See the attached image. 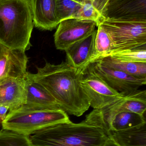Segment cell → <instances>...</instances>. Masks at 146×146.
<instances>
[{
    "label": "cell",
    "instance_id": "cell-5",
    "mask_svg": "<svg viewBox=\"0 0 146 146\" xmlns=\"http://www.w3.org/2000/svg\"><path fill=\"white\" fill-rule=\"evenodd\" d=\"M98 25L110 36L112 51L146 47V21L101 18Z\"/></svg>",
    "mask_w": 146,
    "mask_h": 146
},
{
    "label": "cell",
    "instance_id": "cell-28",
    "mask_svg": "<svg viewBox=\"0 0 146 146\" xmlns=\"http://www.w3.org/2000/svg\"><path fill=\"white\" fill-rule=\"evenodd\" d=\"M91 1H93V0H91Z\"/></svg>",
    "mask_w": 146,
    "mask_h": 146
},
{
    "label": "cell",
    "instance_id": "cell-1",
    "mask_svg": "<svg viewBox=\"0 0 146 146\" xmlns=\"http://www.w3.org/2000/svg\"><path fill=\"white\" fill-rule=\"evenodd\" d=\"M29 74L49 93L67 114L79 117L90 108L81 85L85 72H79L66 62L58 65L46 62L43 67L37 68L36 74Z\"/></svg>",
    "mask_w": 146,
    "mask_h": 146
},
{
    "label": "cell",
    "instance_id": "cell-25",
    "mask_svg": "<svg viewBox=\"0 0 146 146\" xmlns=\"http://www.w3.org/2000/svg\"><path fill=\"white\" fill-rule=\"evenodd\" d=\"M9 109L6 106L0 105V126L6 118Z\"/></svg>",
    "mask_w": 146,
    "mask_h": 146
},
{
    "label": "cell",
    "instance_id": "cell-2",
    "mask_svg": "<svg viewBox=\"0 0 146 146\" xmlns=\"http://www.w3.org/2000/svg\"><path fill=\"white\" fill-rule=\"evenodd\" d=\"M28 137L32 146H103L110 138L99 109H93L80 123H56Z\"/></svg>",
    "mask_w": 146,
    "mask_h": 146
},
{
    "label": "cell",
    "instance_id": "cell-16",
    "mask_svg": "<svg viewBox=\"0 0 146 146\" xmlns=\"http://www.w3.org/2000/svg\"><path fill=\"white\" fill-rule=\"evenodd\" d=\"M146 123L125 130H108L111 139L120 146H146Z\"/></svg>",
    "mask_w": 146,
    "mask_h": 146
},
{
    "label": "cell",
    "instance_id": "cell-24",
    "mask_svg": "<svg viewBox=\"0 0 146 146\" xmlns=\"http://www.w3.org/2000/svg\"><path fill=\"white\" fill-rule=\"evenodd\" d=\"M123 1L124 0H93L92 2L95 8L101 13L103 10L107 6L120 2Z\"/></svg>",
    "mask_w": 146,
    "mask_h": 146
},
{
    "label": "cell",
    "instance_id": "cell-19",
    "mask_svg": "<svg viewBox=\"0 0 146 146\" xmlns=\"http://www.w3.org/2000/svg\"><path fill=\"white\" fill-rule=\"evenodd\" d=\"M95 41V52L91 63L108 55L113 50V43L108 33L98 25Z\"/></svg>",
    "mask_w": 146,
    "mask_h": 146
},
{
    "label": "cell",
    "instance_id": "cell-26",
    "mask_svg": "<svg viewBox=\"0 0 146 146\" xmlns=\"http://www.w3.org/2000/svg\"><path fill=\"white\" fill-rule=\"evenodd\" d=\"M103 146H120L118 144L116 143L114 141L112 140L110 138L107 140L105 142Z\"/></svg>",
    "mask_w": 146,
    "mask_h": 146
},
{
    "label": "cell",
    "instance_id": "cell-15",
    "mask_svg": "<svg viewBox=\"0 0 146 146\" xmlns=\"http://www.w3.org/2000/svg\"><path fill=\"white\" fill-rule=\"evenodd\" d=\"M25 79L26 90L25 104L61 109L55 98L42 85L31 78L28 72Z\"/></svg>",
    "mask_w": 146,
    "mask_h": 146
},
{
    "label": "cell",
    "instance_id": "cell-14",
    "mask_svg": "<svg viewBox=\"0 0 146 146\" xmlns=\"http://www.w3.org/2000/svg\"><path fill=\"white\" fill-rule=\"evenodd\" d=\"M33 23L36 27L51 31L60 22L56 14L55 0H29Z\"/></svg>",
    "mask_w": 146,
    "mask_h": 146
},
{
    "label": "cell",
    "instance_id": "cell-21",
    "mask_svg": "<svg viewBox=\"0 0 146 146\" xmlns=\"http://www.w3.org/2000/svg\"><path fill=\"white\" fill-rule=\"evenodd\" d=\"M106 56L130 62L146 63V47L112 51Z\"/></svg>",
    "mask_w": 146,
    "mask_h": 146
},
{
    "label": "cell",
    "instance_id": "cell-3",
    "mask_svg": "<svg viewBox=\"0 0 146 146\" xmlns=\"http://www.w3.org/2000/svg\"><path fill=\"white\" fill-rule=\"evenodd\" d=\"M29 0H0V44L25 51L33 28Z\"/></svg>",
    "mask_w": 146,
    "mask_h": 146
},
{
    "label": "cell",
    "instance_id": "cell-10",
    "mask_svg": "<svg viewBox=\"0 0 146 146\" xmlns=\"http://www.w3.org/2000/svg\"><path fill=\"white\" fill-rule=\"evenodd\" d=\"M146 110V90H139L123 94L121 98L100 109L105 126L115 114L119 112L130 111L144 115Z\"/></svg>",
    "mask_w": 146,
    "mask_h": 146
},
{
    "label": "cell",
    "instance_id": "cell-4",
    "mask_svg": "<svg viewBox=\"0 0 146 146\" xmlns=\"http://www.w3.org/2000/svg\"><path fill=\"white\" fill-rule=\"evenodd\" d=\"M69 121L61 109L24 104L9 111L1 125L3 129L29 136L48 126Z\"/></svg>",
    "mask_w": 146,
    "mask_h": 146
},
{
    "label": "cell",
    "instance_id": "cell-6",
    "mask_svg": "<svg viewBox=\"0 0 146 146\" xmlns=\"http://www.w3.org/2000/svg\"><path fill=\"white\" fill-rule=\"evenodd\" d=\"M87 69L81 85L93 109H103L123 96L110 87L89 67Z\"/></svg>",
    "mask_w": 146,
    "mask_h": 146
},
{
    "label": "cell",
    "instance_id": "cell-8",
    "mask_svg": "<svg viewBox=\"0 0 146 146\" xmlns=\"http://www.w3.org/2000/svg\"><path fill=\"white\" fill-rule=\"evenodd\" d=\"M89 67L110 87L123 94L137 91L146 84V79L130 75L105 66L99 62L92 63Z\"/></svg>",
    "mask_w": 146,
    "mask_h": 146
},
{
    "label": "cell",
    "instance_id": "cell-27",
    "mask_svg": "<svg viewBox=\"0 0 146 146\" xmlns=\"http://www.w3.org/2000/svg\"><path fill=\"white\" fill-rule=\"evenodd\" d=\"M77 1H79L82 2L84 0H77Z\"/></svg>",
    "mask_w": 146,
    "mask_h": 146
},
{
    "label": "cell",
    "instance_id": "cell-13",
    "mask_svg": "<svg viewBox=\"0 0 146 146\" xmlns=\"http://www.w3.org/2000/svg\"><path fill=\"white\" fill-rule=\"evenodd\" d=\"M25 78H7L0 82V105L7 107L9 111L25 104Z\"/></svg>",
    "mask_w": 146,
    "mask_h": 146
},
{
    "label": "cell",
    "instance_id": "cell-17",
    "mask_svg": "<svg viewBox=\"0 0 146 146\" xmlns=\"http://www.w3.org/2000/svg\"><path fill=\"white\" fill-rule=\"evenodd\" d=\"M146 123L143 115L130 111L115 114L106 125L107 129L119 131L141 126Z\"/></svg>",
    "mask_w": 146,
    "mask_h": 146
},
{
    "label": "cell",
    "instance_id": "cell-7",
    "mask_svg": "<svg viewBox=\"0 0 146 146\" xmlns=\"http://www.w3.org/2000/svg\"><path fill=\"white\" fill-rule=\"evenodd\" d=\"M97 25L93 21L77 18L62 21L54 35L56 48L65 51L70 45L91 34Z\"/></svg>",
    "mask_w": 146,
    "mask_h": 146
},
{
    "label": "cell",
    "instance_id": "cell-23",
    "mask_svg": "<svg viewBox=\"0 0 146 146\" xmlns=\"http://www.w3.org/2000/svg\"><path fill=\"white\" fill-rule=\"evenodd\" d=\"M75 18L96 21L98 25L102 18L101 13L94 7L91 0H84Z\"/></svg>",
    "mask_w": 146,
    "mask_h": 146
},
{
    "label": "cell",
    "instance_id": "cell-9",
    "mask_svg": "<svg viewBox=\"0 0 146 146\" xmlns=\"http://www.w3.org/2000/svg\"><path fill=\"white\" fill-rule=\"evenodd\" d=\"M25 52L0 44V82L7 78H25L28 62Z\"/></svg>",
    "mask_w": 146,
    "mask_h": 146
},
{
    "label": "cell",
    "instance_id": "cell-22",
    "mask_svg": "<svg viewBox=\"0 0 146 146\" xmlns=\"http://www.w3.org/2000/svg\"><path fill=\"white\" fill-rule=\"evenodd\" d=\"M0 146H32L28 136L7 129L0 130Z\"/></svg>",
    "mask_w": 146,
    "mask_h": 146
},
{
    "label": "cell",
    "instance_id": "cell-11",
    "mask_svg": "<svg viewBox=\"0 0 146 146\" xmlns=\"http://www.w3.org/2000/svg\"><path fill=\"white\" fill-rule=\"evenodd\" d=\"M97 30L70 45L66 50L67 61L79 72H85L91 63L95 52Z\"/></svg>",
    "mask_w": 146,
    "mask_h": 146
},
{
    "label": "cell",
    "instance_id": "cell-20",
    "mask_svg": "<svg viewBox=\"0 0 146 146\" xmlns=\"http://www.w3.org/2000/svg\"><path fill=\"white\" fill-rule=\"evenodd\" d=\"M56 14L59 22L70 18H75L81 7L82 2L77 0H55Z\"/></svg>",
    "mask_w": 146,
    "mask_h": 146
},
{
    "label": "cell",
    "instance_id": "cell-18",
    "mask_svg": "<svg viewBox=\"0 0 146 146\" xmlns=\"http://www.w3.org/2000/svg\"><path fill=\"white\" fill-rule=\"evenodd\" d=\"M97 62H99L105 66L117 69L130 75L146 79V63L125 61L109 56L104 57Z\"/></svg>",
    "mask_w": 146,
    "mask_h": 146
},
{
    "label": "cell",
    "instance_id": "cell-12",
    "mask_svg": "<svg viewBox=\"0 0 146 146\" xmlns=\"http://www.w3.org/2000/svg\"><path fill=\"white\" fill-rule=\"evenodd\" d=\"M102 18L146 21V0H124L106 7Z\"/></svg>",
    "mask_w": 146,
    "mask_h": 146
}]
</instances>
